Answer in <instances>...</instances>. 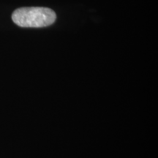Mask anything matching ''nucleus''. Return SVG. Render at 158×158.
<instances>
[{
    "instance_id": "f257e3e1",
    "label": "nucleus",
    "mask_w": 158,
    "mask_h": 158,
    "mask_svg": "<svg viewBox=\"0 0 158 158\" xmlns=\"http://www.w3.org/2000/svg\"><path fill=\"white\" fill-rule=\"evenodd\" d=\"M12 19L21 27L43 28L52 25L56 21V15L53 10L47 7H21L13 12Z\"/></svg>"
}]
</instances>
